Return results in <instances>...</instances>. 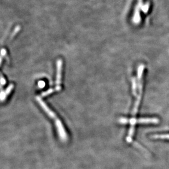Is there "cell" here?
<instances>
[{"mask_svg": "<svg viewBox=\"0 0 169 169\" xmlns=\"http://www.w3.org/2000/svg\"><path fill=\"white\" fill-rule=\"evenodd\" d=\"M13 88H14V85L11 84L8 87H7V89H6L5 92H1V101H3L6 100L7 96L11 93V92L12 90V89H13Z\"/></svg>", "mask_w": 169, "mask_h": 169, "instance_id": "4", "label": "cell"}, {"mask_svg": "<svg viewBox=\"0 0 169 169\" xmlns=\"http://www.w3.org/2000/svg\"><path fill=\"white\" fill-rule=\"evenodd\" d=\"M61 89H62L60 85H57V87H55V88H50V89H49L48 90H47L46 92L42 93L41 96V97H45V96H48L49 95L52 94L54 92L60 91Z\"/></svg>", "mask_w": 169, "mask_h": 169, "instance_id": "5", "label": "cell"}, {"mask_svg": "<svg viewBox=\"0 0 169 169\" xmlns=\"http://www.w3.org/2000/svg\"><path fill=\"white\" fill-rule=\"evenodd\" d=\"M39 87L41 88H43L45 85V83L43 81H40L39 83Z\"/></svg>", "mask_w": 169, "mask_h": 169, "instance_id": "8", "label": "cell"}, {"mask_svg": "<svg viewBox=\"0 0 169 169\" xmlns=\"http://www.w3.org/2000/svg\"><path fill=\"white\" fill-rule=\"evenodd\" d=\"M62 60L59 59L57 62V77L55 84L57 85H59L61 83L62 77Z\"/></svg>", "mask_w": 169, "mask_h": 169, "instance_id": "3", "label": "cell"}, {"mask_svg": "<svg viewBox=\"0 0 169 169\" xmlns=\"http://www.w3.org/2000/svg\"><path fill=\"white\" fill-rule=\"evenodd\" d=\"M36 100L39 104V105L41 106V107L42 108V109L46 112V113L48 114L52 119H54L55 121V126H57V133L59 135L60 139L63 141H66L67 139V135L62 121H60V120L57 118L55 113L48 107V106L46 105V103L42 100L41 97L37 96Z\"/></svg>", "mask_w": 169, "mask_h": 169, "instance_id": "1", "label": "cell"}, {"mask_svg": "<svg viewBox=\"0 0 169 169\" xmlns=\"http://www.w3.org/2000/svg\"><path fill=\"white\" fill-rule=\"evenodd\" d=\"M119 122L121 123L126 124L130 123L131 125V128L129 130V135L126 139V141L128 142H130L132 140V136H133L134 131V126L137 123H157L159 121V120L157 118H141V119H135V118H131V119H126V118H121L119 119Z\"/></svg>", "mask_w": 169, "mask_h": 169, "instance_id": "2", "label": "cell"}, {"mask_svg": "<svg viewBox=\"0 0 169 169\" xmlns=\"http://www.w3.org/2000/svg\"><path fill=\"white\" fill-rule=\"evenodd\" d=\"M6 54V50H5V49H2L1 50V55H2V57L5 56Z\"/></svg>", "mask_w": 169, "mask_h": 169, "instance_id": "9", "label": "cell"}, {"mask_svg": "<svg viewBox=\"0 0 169 169\" xmlns=\"http://www.w3.org/2000/svg\"><path fill=\"white\" fill-rule=\"evenodd\" d=\"M1 84L2 85L6 84V80H5V78L3 77L2 75H1Z\"/></svg>", "mask_w": 169, "mask_h": 169, "instance_id": "7", "label": "cell"}, {"mask_svg": "<svg viewBox=\"0 0 169 169\" xmlns=\"http://www.w3.org/2000/svg\"><path fill=\"white\" fill-rule=\"evenodd\" d=\"M19 30H20V27H19V26H16V29H15V30H14V32L12 34V36H14L15 34H16V33L18 32L19 31Z\"/></svg>", "mask_w": 169, "mask_h": 169, "instance_id": "6", "label": "cell"}]
</instances>
